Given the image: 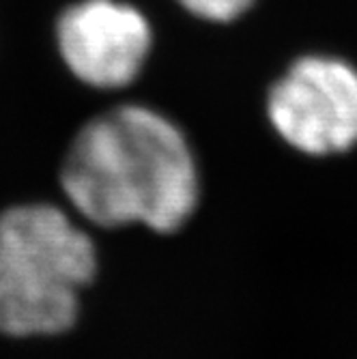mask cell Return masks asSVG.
<instances>
[{"label":"cell","mask_w":357,"mask_h":359,"mask_svg":"<svg viewBox=\"0 0 357 359\" xmlns=\"http://www.w3.org/2000/svg\"><path fill=\"white\" fill-rule=\"evenodd\" d=\"M60 187L100 228L144 226L175 235L198 207L196 157L181 129L147 106H119L90 118L65 153Z\"/></svg>","instance_id":"obj_1"},{"label":"cell","mask_w":357,"mask_h":359,"mask_svg":"<svg viewBox=\"0 0 357 359\" xmlns=\"http://www.w3.org/2000/svg\"><path fill=\"white\" fill-rule=\"evenodd\" d=\"M97 276L90 235L50 203L0 213V334L48 338L74 327Z\"/></svg>","instance_id":"obj_2"},{"label":"cell","mask_w":357,"mask_h":359,"mask_svg":"<svg viewBox=\"0 0 357 359\" xmlns=\"http://www.w3.org/2000/svg\"><path fill=\"white\" fill-rule=\"evenodd\" d=\"M276 134L312 157L357 147V67L334 56L297 58L267 95Z\"/></svg>","instance_id":"obj_3"},{"label":"cell","mask_w":357,"mask_h":359,"mask_svg":"<svg viewBox=\"0 0 357 359\" xmlns=\"http://www.w3.org/2000/svg\"><path fill=\"white\" fill-rule=\"evenodd\" d=\"M153 41L147 18L121 0H82L56 22L58 52L69 72L93 88H123L144 67Z\"/></svg>","instance_id":"obj_4"},{"label":"cell","mask_w":357,"mask_h":359,"mask_svg":"<svg viewBox=\"0 0 357 359\" xmlns=\"http://www.w3.org/2000/svg\"><path fill=\"white\" fill-rule=\"evenodd\" d=\"M177 3L201 20L229 24L239 20L256 0H177Z\"/></svg>","instance_id":"obj_5"}]
</instances>
